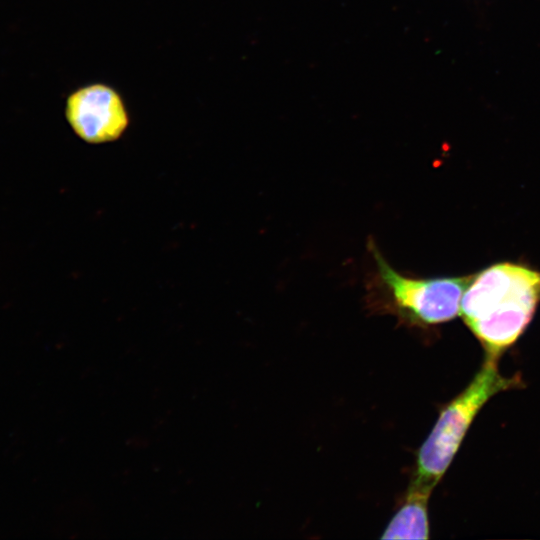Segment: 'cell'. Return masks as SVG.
Instances as JSON below:
<instances>
[{
  "instance_id": "6da1fadb",
  "label": "cell",
  "mask_w": 540,
  "mask_h": 540,
  "mask_svg": "<svg viewBox=\"0 0 540 540\" xmlns=\"http://www.w3.org/2000/svg\"><path fill=\"white\" fill-rule=\"evenodd\" d=\"M539 303L540 272L501 262L472 275L459 315L480 342L485 359L498 361L524 333Z\"/></svg>"
},
{
  "instance_id": "7a4b0ae2",
  "label": "cell",
  "mask_w": 540,
  "mask_h": 540,
  "mask_svg": "<svg viewBox=\"0 0 540 540\" xmlns=\"http://www.w3.org/2000/svg\"><path fill=\"white\" fill-rule=\"evenodd\" d=\"M523 385L520 374L503 376L498 370L497 360L484 359L469 385L441 410L418 451L409 488L431 494L481 408L497 393Z\"/></svg>"
},
{
  "instance_id": "3957f363",
  "label": "cell",
  "mask_w": 540,
  "mask_h": 540,
  "mask_svg": "<svg viewBox=\"0 0 540 540\" xmlns=\"http://www.w3.org/2000/svg\"><path fill=\"white\" fill-rule=\"evenodd\" d=\"M369 249L375 270L368 283L374 308L393 313L416 326L448 322L459 315L462 295L472 275L458 277H414L395 270L373 241Z\"/></svg>"
},
{
  "instance_id": "277c9868",
  "label": "cell",
  "mask_w": 540,
  "mask_h": 540,
  "mask_svg": "<svg viewBox=\"0 0 540 540\" xmlns=\"http://www.w3.org/2000/svg\"><path fill=\"white\" fill-rule=\"evenodd\" d=\"M65 116L73 131L92 144L118 139L129 124L123 99L112 87L102 83L72 92L66 100Z\"/></svg>"
},
{
  "instance_id": "5b68a950",
  "label": "cell",
  "mask_w": 540,
  "mask_h": 540,
  "mask_svg": "<svg viewBox=\"0 0 540 540\" xmlns=\"http://www.w3.org/2000/svg\"><path fill=\"white\" fill-rule=\"evenodd\" d=\"M430 494L408 489L403 505L384 530L382 539L429 538L428 502Z\"/></svg>"
}]
</instances>
